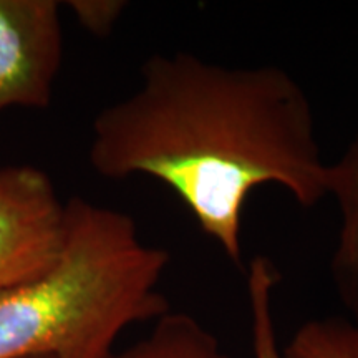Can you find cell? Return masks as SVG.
Segmentation results:
<instances>
[{
	"label": "cell",
	"instance_id": "cell-5",
	"mask_svg": "<svg viewBox=\"0 0 358 358\" xmlns=\"http://www.w3.org/2000/svg\"><path fill=\"white\" fill-rule=\"evenodd\" d=\"M329 196L337 201L342 216L332 277L358 324V133L342 158L329 163Z\"/></svg>",
	"mask_w": 358,
	"mask_h": 358
},
{
	"label": "cell",
	"instance_id": "cell-7",
	"mask_svg": "<svg viewBox=\"0 0 358 358\" xmlns=\"http://www.w3.org/2000/svg\"><path fill=\"white\" fill-rule=\"evenodd\" d=\"M279 282L277 268L268 257L256 256L248 267V295L252 319L254 358H282L277 343L272 294Z\"/></svg>",
	"mask_w": 358,
	"mask_h": 358
},
{
	"label": "cell",
	"instance_id": "cell-10",
	"mask_svg": "<svg viewBox=\"0 0 358 358\" xmlns=\"http://www.w3.org/2000/svg\"><path fill=\"white\" fill-rule=\"evenodd\" d=\"M24 358H55L52 355H32V357H24Z\"/></svg>",
	"mask_w": 358,
	"mask_h": 358
},
{
	"label": "cell",
	"instance_id": "cell-3",
	"mask_svg": "<svg viewBox=\"0 0 358 358\" xmlns=\"http://www.w3.org/2000/svg\"><path fill=\"white\" fill-rule=\"evenodd\" d=\"M65 203L30 164L0 166V294L37 279L57 261Z\"/></svg>",
	"mask_w": 358,
	"mask_h": 358
},
{
	"label": "cell",
	"instance_id": "cell-9",
	"mask_svg": "<svg viewBox=\"0 0 358 358\" xmlns=\"http://www.w3.org/2000/svg\"><path fill=\"white\" fill-rule=\"evenodd\" d=\"M128 3L123 0H70L66 7L87 32L95 37H108L123 15Z\"/></svg>",
	"mask_w": 358,
	"mask_h": 358
},
{
	"label": "cell",
	"instance_id": "cell-2",
	"mask_svg": "<svg viewBox=\"0 0 358 358\" xmlns=\"http://www.w3.org/2000/svg\"><path fill=\"white\" fill-rule=\"evenodd\" d=\"M169 261L131 216L71 198L53 266L0 294V358H108L127 327L169 312L158 290Z\"/></svg>",
	"mask_w": 358,
	"mask_h": 358
},
{
	"label": "cell",
	"instance_id": "cell-1",
	"mask_svg": "<svg viewBox=\"0 0 358 358\" xmlns=\"http://www.w3.org/2000/svg\"><path fill=\"white\" fill-rule=\"evenodd\" d=\"M88 159L111 181L163 182L234 264L243 262L244 209L257 187L279 186L306 209L329 198L312 103L275 65L151 55L136 92L96 115Z\"/></svg>",
	"mask_w": 358,
	"mask_h": 358
},
{
	"label": "cell",
	"instance_id": "cell-6",
	"mask_svg": "<svg viewBox=\"0 0 358 358\" xmlns=\"http://www.w3.org/2000/svg\"><path fill=\"white\" fill-rule=\"evenodd\" d=\"M108 358H236L194 317L168 312L156 320L150 335Z\"/></svg>",
	"mask_w": 358,
	"mask_h": 358
},
{
	"label": "cell",
	"instance_id": "cell-4",
	"mask_svg": "<svg viewBox=\"0 0 358 358\" xmlns=\"http://www.w3.org/2000/svg\"><path fill=\"white\" fill-rule=\"evenodd\" d=\"M64 57L60 3L0 0V115L47 108Z\"/></svg>",
	"mask_w": 358,
	"mask_h": 358
},
{
	"label": "cell",
	"instance_id": "cell-8",
	"mask_svg": "<svg viewBox=\"0 0 358 358\" xmlns=\"http://www.w3.org/2000/svg\"><path fill=\"white\" fill-rule=\"evenodd\" d=\"M282 358H358V324L343 319L306 322L282 348Z\"/></svg>",
	"mask_w": 358,
	"mask_h": 358
}]
</instances>
